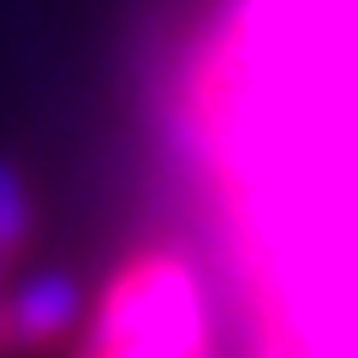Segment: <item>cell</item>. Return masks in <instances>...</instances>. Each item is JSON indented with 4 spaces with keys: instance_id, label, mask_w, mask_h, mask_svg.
I'll return each instance as SVG.
<instances>
[{
    "instance_id": "obj_1",
    "label": "cell",
    "mask_w": 358,
    "mask_h": 358,
    "mask_svg": "<svg viewBox=\"0 0 358 358\" xmlns=\"http://www.w3.org/2000/svg\"><path fill=\"white\" fill-rule=\"evenodd\" d=\"M78 358H215L197 263L179 245L138 251L108 281Z\"/></svg>"
},
{
    "instance_id": "obj_2",
    "label": "cell",
    "mask_w": 358,
    "mask_h": 358,
    "mask_svg": "<svg viewBox=\"0 0 358 358\" xmlns=\"http://www.w3.org/2000/svg\"><path fill=\"white\" fill-rule=\"evenodd\" d=\"M66 322H72V293H66L60 281H42V287H30V293L13 299V346L18 352L48 346Z\"/></svg>"
},
{
    "instance_id": "obj_3",
    "label": "cell",
    "mask_w": 358,
    "mask_h": 358,
    "mask_svg": "<svg viewBox=\"0 0 358 358\" xmlns=\"http://www.w3.org/2000/svg\"><path fill=\"white\" fill-rule=\"evenodd\" d=\"M0 352H18L13 346V299H0Z\"/></svg>"
}]
</instances>
